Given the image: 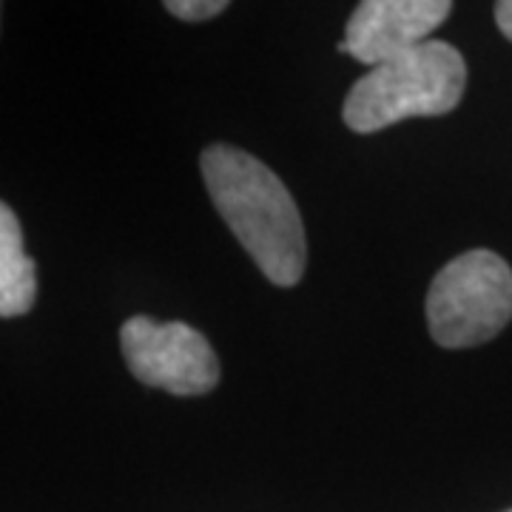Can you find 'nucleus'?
I'll list each match as a JSON object with an SVG mask.
<instances>
[{"mask_svg": "<svg viewBox=\"0 0 512 512\" xmlns=\"http://www.w3.org/2000/svg\"><path fill=\"white\" fill-rule=\"evenodd\" d=\"M225 9H228L225 0H168L165 3V12H171L174 18L188 20V23L217 18Z\"/></svg>", "mask_w": 512, "mask_h": 512, "instance_id": "nucleus-7", "label": "nucleus"}, {"mask_svg": "<svg viewBox=\"0 0 512 512\" xmlns=\"http://www.w3.org/2000/svg\"><path fill=\"white\" fill-rule=\"evenodd\" d=\"M495 23H498V29L504 32V37H510L512 40V0L495 3Z\"/></svg>", "mask_w": 512, "mask_h": 512, "instance_id": "nucleus-8", "label": "nucleus"}, {"mask_svg": "<svg viewBox=\"0 0 512 512\" xmlns=\"http://www.w3.org/2000/svg\"><path fill=\"white\" fill-rule=\"evenodd\" d=\"M208 197L259 271L279 288L305 274L308 245L291 191L254 154L234 146H208L200 157Z\"/></svg>", "mask_w": 512, "mask_h": 512, "instance_id": "nucleus-1", "label": "nucleus"}, {"mask_svg": "<svg viewBox=\"0 0 512 512\" xmlns=\"http://www.w3.org/2000/svg\"><path fill=\"white\" fill-rule=\"evenodd\" d=\"M450 12L447 0H365L350 15L336 49L376 69L427 43Z\"/></svg>", "mask_w": 512, "mask_h": 512, "instance_id": "nucleus-5", "label": "nucleus"}, {"mask_svg": "<svg viewBox=\"0 0 512 512\" xmlns=\"http://www.w3.org/2000/svg\"><path fill=\"white\" fill-rule=\"evenodd\" d=\"M35 299L37 271L23 248V228L15 211L0 200V316H23L32 311Z\"/></svg>", "mask_w": 512, "mask_h": 512, "instance_id": "nucleus-6", "label": "nucleus"}, {"mask_svg": "<svg viewBox=\"0 0 512 512\" xmlns=\"http://www.w3.org/2000/svg\"><path fill=\"white\" fill-rule=\"evenodd\" d=\"M467 63L456 46L430 37L407 55L367 69L345 97L342 117L356 134H373L407 117H439L464 97Z\"/></svg>", "mask_w": 512, "mask_h": 512, "instance_id": "nucleus-2", "label": "nucleus"}, {"mask_svg": "<svg viewBox=\"0 0 512 512\" xmlns=\"http://www.w3.org/2000/svg\"><path fill=\"white\" fill-rule=\"evenodd\" d=\"M512 319V268L476 248L441 268L427 293V325L441 348H476Z\"/></svg>", "mask_w": 512, "mask_h": 512, "instance_id": "nucleus-3", "label": "nucleus"}, {"mask_svg": "<svg viewBox=\"0 0 512 512\" xmlns=\"http://www.w3.org/2000/svg\"><path fill=\"white\" fill-rule=\"evenodd\" d=\"M507 512H512V510H507Z\"/></svg>", "mask_w": 512, "mask_h": 512, "instance_id": "nucleus-9", "label": "nucleus"}, {"mask_svg": "<svg viewBox=\"0 0 512 512\" xmlns=\"http://www.w3.org/2000/svg\"><path fill=\"white\" fill-rule=\"evenodd\" d=\"M120 348L137 382L174 396H202L220 382V362L200 330L183 322L131 316L120 328Z\"/></svg>", "mask_w": 512, "mask_h": 512, "instance_id": "nucleus-4", "label": "nucleus"}]
</instances>
